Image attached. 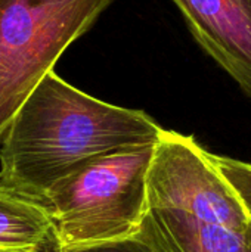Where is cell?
I'll return each instance as SVG.
<instances>
[{"instance_id":"obj_8","label":"cell","mask_w":251,"mask_h":252,"mask_svg":"<svg viewBox=\"0 0 251 252\" xmlns=\"http://www.w3.org/2000/svg\"><path fill=\"white\" fill-rule=\"evenodd\" d=\"M210 158L232 188L251 223V164L216 154H210Z\"/></svg>"},{"instance_id":"obj_4","label":"cell","mask_w":251,"mask_h":252,"mask_svg":"<svg viewBox=\"0 0 251 252\" xmlns=\"http://www.w3.org/2000/svg\"><path fill=\"white\" fill-rule=\"evenodd\" d=\"M210 154L194 136L163 128L146 177L148 207L246 232L250 220Z\"/></svg>"},{"instance_id":"obj_6","label":"cell","mask_w":251,"mask_h":252,"mask_svg":"<svg viewBox=\"0 0 251 252\" xmlns=\"http://www.w3.org/2000/svg\"><path fill=\"white\" fill-rule=\"evenodd\" d=\"M138 233L154 252H247L246 232L169 208L148 207Z\"/></svg>"},{"instance_id":"obj_7","label":"cell","mask_w":251,"mask_h":252,"mask_svg":"<svg viewBox=\"0 0 251 252\" xmlns=\"http://www.w3.org/2000/svg\"><path fill=\"white\" fill-rule=\"evenodd\" d=\"M0 250L61 252L47 210L0 185Z\"/></svg>"},{"instance_id":"obj_9","label":"cell","mask_w":251,"mask_h":252,"mask_svg":"<svg viewBox=\"0 0 251 252\" xmlns=\"http://www.w3.org/2000/svg\"><path fill=\"white\" fill-rule=\"evenodd\" d=\"M61 252H154V250L139 233H136L121 239L67 247L61 248Z\"/></svg>"},{"instance_id":"obj_3","label":"cell","mask_w":251,"mask_h":252,"mask_svg":"<svg viewBox=\"0 0 251 252\" xmlns=\"http://www.w3.org/2000/svg\"><path fill=\"white\" fill-rule=\"evenodd\" d=\"M112 0H0V142L16 112Z\"/></svg>"},{"instance_id":"obj_1","label":"cell","mask_w":251,"mask_h":252,"mask_svg":"<svg viewBox=\"0 0 251 252\" xmlns=\"http://www.w3.org/2000/svg\"><path fill=\"white\" fill-rule=\"evenodd\" d=\"M161 131L146 112L99 100L50 71L1 139L0 185L43 205L47 190L80 164L155 143Z\"/></svg>"},{"instance_id":"obj_11","label":"cell","mask_w":251,"mask_h":252,"mask_svg":"<svg viewBox=\"0 0 251 252\" xmlns=\"http://www.w3.org/2000/svg\"><path fill=\"white\" fill-rule=\"evenodd\" d=\"M0 252H21V251H7V250H0Z\"/></svg>"},{"instance_id":"obj_10","label":"cell","mask_w":251,"mask_h":252,"mask_svg":"<svg viewBox=\"0 0 251 252\" xmlns=\"http://www.w3.org/2000/svg\"><path fill=\"white\" fill-rule=\"evenodd\" d=\"M246 236H247V252H251V223L246 230Z\"/></svg>"},{"instance_id":"obj_2","label":"cell","mask_w":251,"mask_h":252,"mask_svg":"<svg viewBox=\"0 0 251 252\" xmlns=\"http://www.w3.org/2000/svg\"><path fill=\"white\" fill-rule=\"evenodd\" d=\"M155 143L98 155L47 190L43 207L53 221L61 248L139 232L148 210L146 177Z\"/></svg>"},{"instance_id":"obj_5","label":"cell","mask_w":251,"mask_h":252,"mask_svg":"<svg viewBox=\"0 0 251 252\" xmlns=\"http://www.w3.org/2000/svg\"><path fill=\"white\" fill-rule=\"evenodd\" d=\"M200 47L251 99V0H172Z\"/></svg>"}]
</instances>
